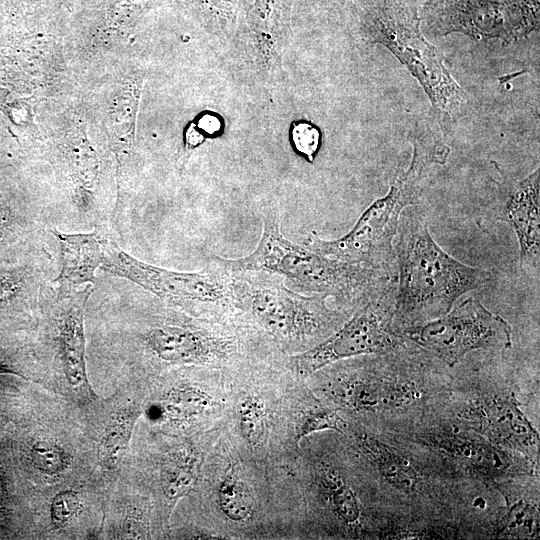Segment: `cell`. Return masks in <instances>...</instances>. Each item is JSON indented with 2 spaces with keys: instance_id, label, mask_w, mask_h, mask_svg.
I'll return each instance as SVG.
<instances>
[{
  "instance_id": "obj_24",
  "label": "cell",
  "mask_w": 540,
  "mask_h": 540,
  "mask_svg": "<svg viewBox=\"0 0 540 540\" xmlns=\"http://www.w3.org/2000/svg\"><path fill=\"white\" fill-rule=\"evenodd\" d=\"M501 530L504 535L516 538L539 536V512L527 502L514 503L503 518Z\"/></svg>"
},
{
  "instance_id": "obj_29",
  "label": "cell",
  "mask_w": 540,
  "mask_h": 540,
  "mask_svg": "<svg viewBox=\"0 0 540 540\" xmlns=\"http://www.w3.org/2000/svg\"><path fill=\"white\" fill-rule=\"evenodd\" d=\"M217 121L218 120L215 117L207 115L200 119L199 126L208 133H214L217 132L220 128V125L212 124Z\"/></svg>"
},
{
  "instance_id": "obj_10",
  "label": "cell",
  "mask_w": 540,
  "mask_h": 540,
  "mask_svg": "<svg viewBox=\"0 0 540 540\" xmlns=\"http://www.w3.org/2000/svg\"><path fill=\"white\" fill-rule=\"evenodd\" d=\"M515 232L522 268L539 269L540 262V178L539 168L520 180L503 177L491 192L478 220L483 230L496 222Z\"/></svg>"
},
{
  "instance_id": "obj_13",
  "label": "cell",
  "mask_w": 540,
  "mask_h": 540,
  "mask_svg": "<svg viewBox=\"0 0 540 540\" xmlns=\"http://www.w3.org/2000/svg\"><path fill=\"white\" fill-rule=\"evenodd\" d=\"M467 417L495 445L513 449L530 459L538 456V433L513 395L477 404Z\"/></svg>"
},
{
  "instance_id": "obj_16",
  "label": "cell",
  "mask_w": 540,
  "mask_h": 540,
  "mask_svg": "<svg viewBox=\"0 0 540 540\" xmlns=\"http://www.w3.org/2000/svg\"><path fill=\"white\" fill-rule=\"evenodd\" d=\"M393 380L352 378L344 381L337 392L340 401L355 410H377L398 407L413 398L409 386Z\"/></svg>"
},
{
  "instance_id": "obj_18",
  "label": "cell",
  "mask_w": 540,
  "mask_h": 540,
  "mask_svg": "<svg viewBox=\"0 0 540 540\" xmlns=\"http://www.w3.org/2000/svg\"><path fill=\"white\" fill-rule=\"evenodd\" d=\"M359 446L385 481L406 492L415 487L417 475L408 460L400 454L367 436L359 439Z\"/></svg>"
},
{
  "instance_id": "obj_4",
  "label": "cell",
  "mask_w": 540,
  "mask_h": 540,
  "mask_svg": "<svg viewBox=\"0 0 540 540\" xmlns=\"http://www.w3.org/2000/svg\"><path fill=\"white\" fill-rule=\"evenodd\" d=\"M368 39L385 46L410 71L434 108L452 115L466 102L442 54L422 35L416 12L395 0H382L370 15Z\"/></svg>"
},
{
  "instance_id": "obj_21",
  "label": "cell",
  "mask_w": 540,
  "mask_h": 540,
  "mask_svg": "<svg viewBox=\"0 0 540 540\" xmlns=\"http://www.w3.org/2000/svg\"><path fill=\"white\" fill-rule=\"evenodd\" d=\"M218 503L222 513L232 521H244L253 513L251 494L233 470H229L219 484Z\"/></svg>"
},
{
  "instance_id": "obj_22",
  "label": "cell",
  "mask_w": 540,
  "mask_h": 540,
  "mask_svg": "<svg viewBox=\"0 0 540 540\" xmlns=\"http://www.w3.org/2000/svg\"><path fill=\"white\" fill-rule=\"evenodd\" d=\"M322 484L335 515L346 524H355L360 517V506L352 488L330 468L324 470Z\"/></svg>"
},
{
  "instance_id": "obj_15",
  "label": "cell",
  "mask_w": 540,
  "mask_h": 540,
  "mask_svg": "<svg viewBox=\"0 0 540 540\" xmlns=\"http://www.w3.org/2000/svg\"><path fill=\"white\" fill-rule=\"evenodd\" d=\"M434 441L447 455L486 479H503L519 471L518 465L496 445L457 435L440 436Z\"/></svg>"
},
{
  "instance_id": "obj_28",
  "label": "cell",
  "mask_w": 540,
  "mask_h": 540,
  "mask_svg": "<svg viewBox=\"0 0 540 540\" xmlns=\"http://www.w3.org/2000/svg\"><path fill=\"white\" fill-rule=\"evenodd\" d=\"M292 141L299 153L313 161L320 145V132L312 124L301 122L293 127Z\"/></svg>"
},
{
  "instance_id": "obj_1",
  "label": "cell",
  "mask_w": 540,
  "mask_h": 540,
  "mask_svg": "<svg viewBox=\"0 0 540 540\" xmlns=\"http://www.w3.org/2000/svg\"><path fill=\"white\" fill-rule=\"evenodd\" d=\"M395 238L399 277L393 319L408 327L444 315L460 296L491 277L489 271L447 254L431 236L425 217L417 212L401 215Z\"/></svg>"
},
{
  "instance_id": "obj_20",
  "label": "cell",
  "mask_w": 540,
  "mask_h": 540,
  "mask_svg": "<svg viewBox=\"0 0 540 540\" xmlns=\"http://www.w3.org/2000/svg\"><path fill=\"white\" fill-rule=\"evenodd\" d=\"M213 406L210 395L195 386H181L171 390L158 410L170 420H189L206 413Z\"/></svg>"
},
{
  "instance_id": "obj_30",
  "label": "cell",
  "mask_w": 540,
  "mask_h": 540,
  "mask_svg": "<svg viewBox=\"0 0 540 540\" xmlns=\"http://www.w3.org/2000/svg\"><path fill=\"white\" fill-rule=\"evenodd\" d=\"M5 498V482H4V476L0 469V505L3 503Z\"/></svg>"
},
{
  "instance_id": "obj_5",
  "label": "cell",
  "mask_w": 540,
  "mask_h": 540,
  "mask_svg": "<svg viewBox=\"0 0 540 540\" xmlns=\"http://www.w3.org/2000/svg\"><path fill=\"white\" fill-rule=\"evenodd\" d=\"M406 334L449 366L475 350L512 346L510 324L473 297L436 319L408 327Z\"/></svg>"
},
{
  "instance_id": "obj_19",
  "label": "cell",
  "mask_w": 540,
  "mask_h": 540,
  "mask_svg": "<svg viewBox=\"0 0 540 540\" xmlns=\"http://www.w3.org/2000/svg\"><path fill=\"white\" fill-rule=\"evenodd\" d=\"M139 415L140 409L130 405L119 411L107 425L99 445V459L106 469L118 466L128 448Z\"/></svg>"
},
{
  "instance_id": "obj_7",
  "label": "cell",
  "mask_w": 540,
  "mask_h": 540,
  "mask_svg": "<svg viewBox=\"0 0 540 540\" xmlns=\"http://www.w3.org/2000/svg\"><path fill=\"white\" fill-rule=\"evenodd\" d=\"M395 287L368 300L342 328L297 358L301 372L312 373L335 361L383 353L397 347L392 330Z\"/></svg>"
},
{
  "instance_id": "obj_14",
  "label": "cell",
  "mask_w": 540,
  "mask_h": 540,
  "mask_svg": "<svg viewBox=\"0 0 540 540\" xmlns=\"http://www.w3.org/2000/svg\"><path fill=\"white\" fill-rule=\"evenodd\" d=\"M50 232L57 241L60 256L59 273L54 282L73 286L95 284V272L101 268L112 238L107 225L95 226L88 233H63L57 228Z\"/></svg>"
},
{
  "instance_id": "obj_2",
  "label": "cell",
  "mask_w": 540,
  "mask_h": 540,
  "mask_svg": "<svg viewBox=\"0 0 540 540\" xmlns=\"http://www.w3.org/2000/svg\"><path fill=\"white\" fill-rule=\"evenodd\" d=\"M233 270H261L290 279L304 291L339 300L368 301L393 286L391 273L341 262L286 239L276 214L264 218L261 239L248 256L220 259Z\"/></svg>"
},
{
  "instance_id": "obj_6",
  "label": "cell",
  "mask_w": 540,
  "mask_h": 540,
  "mask_svg": "<svg viewBox=\"0 0 540 540\" xmlns=\"http://www.w3.org/2000/svg\"><path fill=\"white\" fill-rule=\"evenodd\" d=\"M538 15L534 0H429L423 7V18L435 33H462L476 41H517L536 28Z\"/></svg>"
},
{
  "instance_id": "obj_26",
  "label": "cell",
  "mask_w": 540,
  "mask_h": 540,
  "mask_svg": "<svg viewBox=\"0 0 540 540\" xmlns=\"http://www.w3.org/2000/svg\"><path fill=\"white\" fill-rule=\"evenodd\" d=\"M345 422L333 410L318 407L305 413L297 427V438L301 439L321 430L342 431Z\"/></svg>"
},
{
  "instance_id": "obj_27",
  "label": "cell",
  "mask_w": 540,
  "mask_h": 540,
  "mask_svg": "<svg viewBox=\"0 0 540 540\" xmlns=\"http://www.w3.org/2000/svg\"><path fill=\"white\" fill-rule=\"evenodd\" d=\"M81 510V499L73 489L62 490L54 495L50 504L52 524L61 528L69 524Z\"/></svg>"
},
{
  "instance_id": "obj_25",
  "label": "cell",
  "mask_w": 540,
  "mask_h": 540,
  "mask_svg": "<svg viewBox=\"0 0 540 540\" xmlns=\"http://www.w3.org/2000/svg\"><path fill=\"white\" fill-rule=\"evenodd\" d=\"M30 460L40 472L56 475L68 468L71 457L61 445L49 440H39L30 447Z\"/></svg>"
},
{
  "instance_id": "obj_23",
  "label": "cell",
  "mask_w": 540,
  "mask_h": 540,
  "mask_svg": "<svg viewBox=\"0 0 540 540\" xmlns=\"http://www.w3.org/2000/svg\"><path fill=\"white\" fill-rule=\"evenodd\" d=\"M238 423L242 436L250 445L260 444L268 425L263 401L256 396L244 398L238 410Z\"/></svg>"
},
{
  "instance_id": "obj_17",
  "label": "cell",
  "mask_w": 540,
  "mask_h": 540,
  "mask_svg": "<svg viewBox=\"0 0 540 540\" xmlns=\"http://www.w3.org/2000/svg\"><path fill=\"white\" fill-rule=\"evenodd\" d=\"M200 466L199 452L190 446L171 451L161 469L162 490L167 499L177 501L186 495L195 483Z\"/></svg>"
},
{
  "instance_id": "obj_8",
  "label": "cell",
  "mask_w": 540,
  "mask_h": 540,
  "mask_svg": "<svg viewBox=\"0 0 540 540\" xmlns=\"http://www.w3.org/2000/svg\"><path fill=\"white\" fill-rule=\"evenodd\" d=\"M101 268L181 306L212 304L230 296L224 280L212 272H177L147 264L124 252L113 238L107 245Z\"/></svg>"
},
{
  "instance_id": "obj_11",
  "label": "cell",
  "mask_w": 540,
  "mask_h": 540,
  "mask_svg": "<svg viewBox=\"0 0 540 540\" xmlns=\"http://www.w3.org/2000/svg\"><path fill=\"white\" fill-rule=\"evenodd\" d=\"M94 289V284L54 282L43 297L52 313L54 342L65 377L76 392L85 395H94L87 374L84 328L85 307Z\"/></svg>"
},
{
  "instance_id": "obj_12",
  "label": "cell",
  "mask_w": 540,
  "mask_h": 540,
  "mask_svg": "<svg viewBox=\"0 0 540 540\" xmlns=\"http://www.w3.org/2000/svg\"><path fill=\"white\" fill-rule=\"evenodd\" d=\"M145 349L156 359L171 364H200L220 360L231 351L229 340L195 327L164 322L140 334Z\"/></svg>"
},
{
  "instance_id": "obj_9",
  "label": "cell",
  "mask_w": 540,
  "mask_h": 540,
  "mask_svg": "<svg viewBox=\"0 0 540 540\" xmlns=\"http://www.w3.org/2000/svg\"><path fill=\"white\" fill-rule=\"evenodd\" d=\"M244 300L251 313L269 332L284 340H303L323 332L335 313L327 296L306 297L282 285L263 284L249 288Z\"/></svg>"
},
{
  "instance_id": "obj_3",
  "label": "cell",
  "mask_w": 540,
  "mask_h": 540,
  "mask_svg": "<svg viewBox=\"0 0 540 540\" xmlns=\"http://www.w3.org/2000/svg\"><path fill=\"white\" fill-rule=\"evenodd\" d=\"M412 145L409 167L397 170L387 194L375 200L346 235L328 241L311 233L307 247L341 262L390 272L401 215L406 207L417 203L429 166L439 163L430 145L417 141Z\"/></svg>"
}]
</instances>
